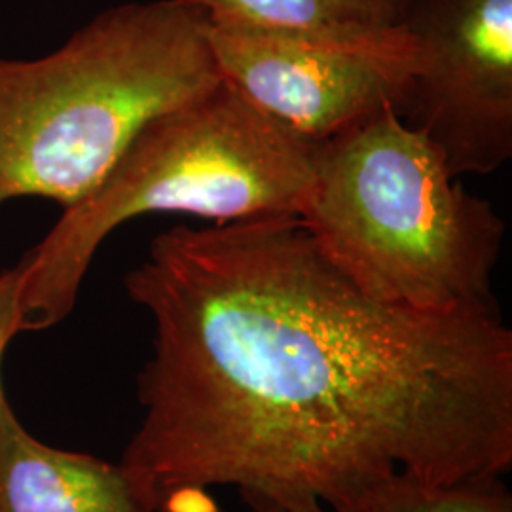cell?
<instances>
[{
    "instance_id": "1",
    "label": "cell",
    "mask_w": 512,
    "mask_h": 512,
    "mask_svg": "<svg viewBox=\"0 0 512 512\" xmlns=\"http://www.w3.org/2000/svg\"><path fill=\"white\" fill-rule=\"evenodd\" d=\"M152 319L122 465L158 512L236 486L325 512L389 476L512 467V332L499 308L384 304L298 217L173 226L124 277Z\"/></svg>"
},
{
    "instance_id": "2",
    "label": "cell",
    "mask_w": 512,
    "mask_h": 512,
    "mask_svg": "<svg viewBox=\"0 0 512 512\" xmlns=\"http://www.w3.org/2000/svg\"><path fill=\"white\" fill-rule=\"evenodd\" d=\"M220 80L209 14L183 0L118 4L50 54L0 57V209L82 202L148 122Z\"/></svg>"
},
{
    "instance_id": "3",
    "label": "cell",
    "mask_w": 512,
    "mask_h": 512,
    "mask_svg": "<svg viewBox=\"0 0 512 512\" xmlns=\"http://www.w3.org/2000/svg\"><path fill=\"white\" fill-rule=\"evenodd\" d=\"M323 143L258 109L222 78L211 92L148 122L88 198L63 209L27 251L21 332L48 330L76 306L101 243L135 217H298Z\"/></svg>"
},
{
    "instance_id": "4",
    "label": "cell",
    "mask_w": 512,
    "mask_h": 512,
    "mask_svg": "<svg viewBox=\"0 0 512 512\" xmlns=\"http://www.w3.org/2000/svg\"><path fill=\"white\" fill-rule=\"evenodd\" d=\"M298 219L378 302L435 313L497 308L492 272L505 222L393 107L321 145Z\"/></svg>"
},
{
    "instance_id": "5",
    "label": "cell",
    "mask_w": 512,
    "mask_h": 512,
    "mask_svg": "<svg viewBox=\"0 0 512 512\" xmlns=\"http://www.w3.org/2000/svg\"><path fill=\"white\" fill-rule=\"evenodd\" d=\"M220 74L298 135L325 143L385 107L408 109L414 46L395 25L315 35L211 23Z\"/></svg>"
},
{
    "instance_id": "6",
    "label": "cell",
    "mask_w": 512,
    "mask_h": 512,
    "mask_svg": "<svg viewBox=\"0 0 512 512\" xmlns=\"http://www.w3.org/2000/svg\"><path fill=\"white\" fill-rule=\"evenodd\" d=\"M397 25L416 129L454 179L497 171L512 156V0H401Z\"/></svg>"
},
{
    "instance_id": "7",
    "label": "cell",
    "mask_w": 512,
    "mask_h": 512,
    "mask_svg": "<svg viewBox=\"0 0 512 512\" xmlns=\"http://www.w3.org/2000/svg\"><path fill=\"white\" fill-rule=\"evenodd\" d=\"M0 512H158L122 463L35 439L0 389Z\"/></svg>"
},
{
    "instance_id": "8",
    "label": "cell",
    "mask_w": 512,
    "mask_h": 512,
    "mask_svg": "<svg viewBox=\"0 0 512 512\" xmlns=\"http://www.w3.org/2000/svg\"><path fill=\"white\" fill-rule=\"evenodd\" d=\"M211 23L315 35H372L397 25L401 0H183Z\"/></svg>"
},
{
    "instance_id": "9",
    "label": "cell",
    "mask_w": 512,
    "mask_h": 512,
    "mask_svg": "<svg viewBox=\"0 0 512 512\" xmlns=\"http://www.w3.org/2000/svg\"><path fill=\"white\" fill-rule=\"evenodd\" d=\"M503 475L469 476L450 484H429L395 475L374 482L336 503L334 512H512Z\"/></svg>"
},
{
    "instance_id": "10",
    "label": "cell",
    "mask_w": 512,
    "mask_h": 512,
    "mask_svg": "<svg viewBox=\"0 0 512 512\" xmlns=\"http://www.w3.org/2000/svg\"><path fill=\"white\" fill-rule=\"evenodd\" d=\"M25 283V258L0 272V368L10 342L21 332V293ZM0 374V389H2Z\"/></svg>"
},
{
    "instance_id": "11",
    "label": "cell",
    "mask_w": 512,
    "mask_h": 512,
    "mask_svg": "<svg viewBox=\"0 0 512 512\" xmlns=\"http://www.w3.org/2000/svg\"><path fill=\"white\" fill-rule=\"evenodd\" d=\"M253 512H285L281 507H277L275 503H268V501H260V503H253L249 505Z\"/></svg>"
}]
</instances>
